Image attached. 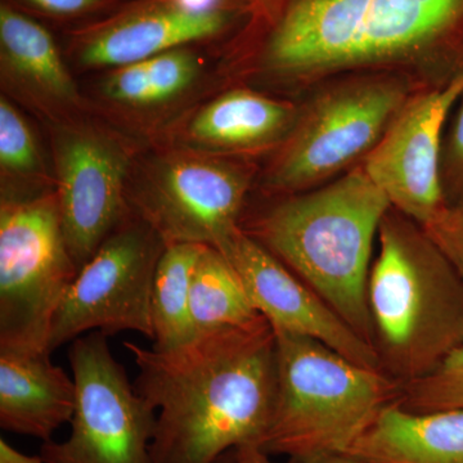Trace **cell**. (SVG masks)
<instances>
[{"label": "cell", "mask_w": 463, "mask_h": 463, "mask_svg": "<svg viewBox=\"0 0 463 463\" xmlns=\"http://www.w3.org/2000/svg\"><path fill=\"white\" fill-rule=\"evenodd\" d=\"M75 404V381L50 353L0 352L2 429L45 443L71 421Z\"/></svg>", "instance_id": "15"}, {"label": "cell", "mask_w": 463, "mask_h": 463, "mask_svg": "<svg viewBox=\"0 0 463 463\" xmlns=\"http://www.w3.org/2000/svg\"><path fill=\"white\" fill-rule=\"evenodd\" d=\"M24 7L60 20L105 17L120 7V0H14Z\"/></svg>", "instance_id": "26"}, {"label": "cell", "mask_w": 463, "mask_h": 463, "mask_svg": "<svg viewBox=\"0 0 463 463\" xmlns=\"http://www.w3.org/2000/svg\"><path fill=\"white\" fill-rule=\"evenodd\" d=\"M446 174L441 176L444 194H452L453 203L463 201V103L457 115L446 152ZM450 206V205H449Z\"/></svg>", "instance_id": "27"}, {"label": "cell", "mask_w": 463, "mask_h": 463, "mask_svg": "<svg viewBox=\"0 0 463 463\" xmlns=\"http://www.w3.org/2000/svg\"><path fill=\"white\" fill-rule=\"evenodd\" d=\"M103 91L109 99L125 105H154V91L149 81L146 60L116 67L106 78Z\"/></svg>", "instance_id": "24"}, {"label": "cell", "mask_w": 463, "mask_h": 463, "mask_svg": "<svg viewBox=\"0 0 463 463\" xmlns=\"http://www.w3.org/2000/svg\"><path fill=\"white\" fill-rule=\"evenodd\" d=\"M248 2L250 3V5H251V3H254L255 0H248Z\"/></svg>", "instance_id": "31"}, {"label": "cell", "mask_w": 463, "mask_h": 463, "mask_svg": "<svg viewBox=\"0 0 463 463\" xmlns=\"http://www.w3.org/2000/svg\"><path fill=\"white\" fill-rule=\"evenodd\" d=\"M215 248L233 265L252 307L273 330L310 337L355 364L383 371L373 346L242 228Z\"/></svg>", "instance_id": "12"}, {"label": "cell", "mask_w": 463, "mask_h": 463, "mask_svg": "<svg viewBox=\"0 0 463 463\" xmlns=\"http://www.w3.org/2000/svg\"><path fill=\"white\" fill-rule=\"evenodd\" d=\"M245 33L276 74L417 60L463 36V0H255Z\"/></svg>", "instance_id": "2"}, {"label": "cell", "mask_w": 463, "mask_h": 463, "mask_svg": "<svg viewBox=\"0 0 463 463\" xmlns=\"http://www.w3.org/2000/svg\"><path fill=\"white\" fill-rule=\"evenodd\" d=\"M462 94L463 70L443 88L408 99L365 156V173L392 209L421 227L448 207L441 181V132Z\"/></svg>", "instance_id": "10"}, {"label": "cell", "mask_w": 463, "mask_h": 463, "mask_svg": "<svg viewBox=\"0 0 463 463\" xmlns=\"http://www.w3.org/2000/svg\"><path fill=\"white\" fill-rule=\"evenodd\" d=\"M407 100V88L392 79L353 81L326 91L277 158L269 187L307 190L370 154Z\"/></svg>", "instance_id": "9"}, {"label": "cell", "mask_w": 463, "mask_h": 463, "mask_svg": "<svg viewBox=\"0 0 463 463\" xmlns=\"http://www.w3.org/2000/svg\"><path fill=\"white\" fill-rule=\"evenodd\" d=\"M78 270L56 194L2 201L0 352L50 353L54 317Z\"/></svg>", "instance_id": "6"}, {"label": "cell", "mask_w": 463, "mask_h": 463, "mask_svg": "<svg viewBox=\"0 0 463 463\" xmlns=\"http://www.w3.org/2000/svg\"><path fill=\"white\" fill-rule=\"evenodd\" d=\"M127 167L118 146L97 133H69L58 145V210L78 269L128 219Z\"/></svg>", "instance_id": "13"}, {"label": "cell", "mask_w": 463, "mask_h": 463, "mask_svg": "<svg viewBox=\"0 0 463 463\" xmlns=\"http://www.w3.org/2000/svg\"><path fill=\"white\" fill-rule=\"evenodd\" d=\"M286 463H373L345 455V453H321V455L292 457Z\"/></svg>", "instance_id": "28"}, {"label": "cell", "mask_w": 463, "mask_h": 463, "mask_svg": "<svg viewBox=\"0 0 463 463\" xmlns=\"http://www.w3.org/2000/svg\"><path fill=\"white\" fill-rule=\"evenodd\" d=\"M423 230L446 255L463 282V201L448 206Z\"/></svg>", "instance_id": "25"}, {"label": "cell", "mask_w": 463, "mask_h": 463, "mask_svg": "<svg viewBox=\"0 0 463 463\" xmlns=\"http://www.w3.org/2000/svg\"><path fill=\"white\" fill-rule=\"evenodd\" d=\"M377 245L367 285L373 345L383 373L402 385L463 343V282L423 227L392 207Z\"/></svg>", "instance_id": "4"}, {"label": "cell", "mask_w": 463, "mask_h": 463, "mask_svg": "<svg viewBox=\"0 0 463 463\" xmlns=\"http://www.w3.org/2000/svg\"><path fill=\"white\" fill-rule=\"evenodd\" d=\"M277 394L268 456L344 453L380 410L397 402L401 383L330 346L276 331Z\"/></svg>", "instance_id": "5"}, {"label": "cell", "mask_w": 463, "mask_h": 463, "mask_svg": "<svg viewBox=\"0 0 463 463\" xmlns=\"http://www.w3.org/2000/svg\"><path fill=\"white\" fill-rule=\"evenodd\" d=\"M294 118L288 103L254 91L231 90L194 116L188 134L203 147L252 149L279 138Z\"/></svg>", "instance_id": "18"}, {"label": "cell", "mask_w": 463, "mask_h": 463, "mask_svg": "<svg viewBox=\"0 0 463 463\" xmlns=\"http://www.w3.org/2000/svg\"><path fill=\"white\" fill-rule=\"evenodd\" d=\"M191 316L196 336L258 319L239 273L214 246L207 245L194 267Z\"/></svg>", "instance_id": "20"}, {"label": "cell", "mask_w": 463, "mask_h": 463, "mask_svg": "<svg viewBox=\"0 0 463 463\" xmlns=\"http://www.w3.org/2000/svg\"><path fill=\"white\" fill-rule=\"evenodd\" d=\"M138 368L134 388L156 410L152 463H242L265 452L277 394V339L263 316L219 328L173 350L125 343Z\"/></svg>", "instance_id": "1"}, {"label": "cell", "mask_w": 463, "mask_h": 463, "mask_svg": "<svg viewBox=\"0 0 463 463\" xmlns=\"http://www.w3.org/2000/svg\"><path fill=\"white\" fill-rule=\"evenodd\" d=\"M155 103L165 102L187 90L199 72V60L187 47L146 60Z\"/></svg>", "instance_id": "23"}, {"label": "cell", "mask_w": 463, "mask_h": 463, "mask_svg": "<svg viewBox=\"0 0 463 463\" xmlns=\"http://www.w3.org/2000/svg\"><path fill=\"white\" fill-rule=\"evenodd\" d=\"M397 403L414 412L463 410V343L425 376L402 383Z\"/></svg>", "instance_id": "21"}, {"label": "cell", "mask_w": 463, "mask_h": 463, "mask_svg": "<svg viewBox=\"0 0 463 463\" xmlns=\"http://www.w3.org/2000/svg\"><path fill=\"white\" fill-rule=\"evenodd\" d=\"M0 463H45L41 455L27 456L20 452L5 439H0Z\"/></svg>", "instance_id": "29"}, {"label": "cell", "mask_w": 463, "mask_h": 463, "mask_svg": "<svg viewBox=\"0 0 463 463\" xmlns=\"http://www.w3.org/2000/svg\"><path fill=\"white\" fill-rule=\"evenodd\" d=\"M108 337L88 332L70 346L76 386L71 431L63 441L43 444L45 463H152L156 410L130 385Z\"/></svg>", "instance_id": "7"}, {"label": "cell", "mask_w": 463, "mask_h": 463, "mask_svg": "<svg viewBox=\"0 0 463 463\" xmlns=\"http://www.w3.org/2000/svg\"><path fill=\"white\" fill-rule=\"evenodd\" d=\"M41 155L32 129L9 100H0V166L12 178L29 179L41 169Z\"/></svg>", "instance_id": "22"}, {"label": "cell", "mask_w": 463, "mask_h": 463, "mask_svg": "<svg viewBox=\"0 0 463 463\" xmlns=\"http://www.w3.org/2000/svg\"><path fill=\"white\" fill-rule=\"evenodd\" d=\"M206 246L173 243L164 250L152 286L154 349H176L196 337L191 316L192 276Z\"/></svg>", "instance_id": "19"}, {"label": "cell", "mask_w": 463, "mask_h": 463, "mask_svg": "<svg viewBox=\"0 0 463 463\" xmlns=\"http://www.w3.org/2000/svg\"><path fill=\"white\" fill-rule=\"evenodd\" d=\"M390 209L388 197L358 166L330 184L279 201L241 228L373 345L368 277Z\"/></svg>", "instance_id": "3"}, {"label": "cell", "mask_w": 463, "mask_h": 463, "mask_svg": "<svg viewBox=\"0 0 463 463\" xmlns=\"http://www.w3.org/2000/svg\"><path fill=\"white\" fill-rule=\"evenodd\" d=\"M166 245L141 219H127L78 270L52 325L48 352L84 334L133 331L154 340L151 297Z\"/></svg>", "instance_id": "8"}, {"label": "cell", "mask_w": 463, "mask_h": 463, "mask_svg": "<svg viewBox=\"0 0 463 463\" xmlns=\"http://www.w3.org/2000/svg\"><path fill=\"white\" fill-rule=\"evenodd\" d=\"M246 2H248V0H246ZM248 3H249V2H248ZM249 5H250V3H249Z\"/></svg>", "instance_id": "32"}, {"label": "cell", "mask_w": 463, "mask_h": 463, "mask_svg": "<svg viewBox=\"0 0 463 463\" xmlns=\"http://www.w3.org/2000/svg\"><path fill=\"white\" fill-rule=\"evenodd\" d=\"M0 57L5 74L33 96L51 103L78 97L52 33L9 2L0 5Z\"/></svg>", "instance_id": "17"}, {"label": "cell", "mask_w": 463, "mask_h": 463, "mask_svg": "<svg viewBox=\"0 0 463 463\" xmlns=\"http://www.w3.org/2000/svg\"><path fill=\"white\" fill-rule=\"evenodd\" d=\"M249 178L212 158L179 156L166 161L133 196L137 218L165 245L218 246L241 227Z\"/></svg>", "instance_id": "11"}, {"label": "cell", "mask_w": 463, "mask_h": 463, "mask_svg": "<svg viewBox=\"0 0 463 463\" xmlns=\"http://www.w3.org/2000/svg\"><path fill=\"white\" fill-rule=\"evenodd\" d=\"M344 453L373 463H463V410L414 412L392 402Z\"/></svg>", "instance_id": "16"}, {"label": "cell", "mask_w": 463, "mask_h": 463, "mask_svg": "<svg viewBox=\"0 0 463 463\" xmlns=\"http://www.w3.org/2000/svg\"><path fill=\"white\" fill-rule=\"evenodd\" d=\"M215 463H242L236 449L228 450Z\"/></svg>", "instance_id": "30"}, {"label": "cell", "mask_w": 463, "mask_h": 463, "mask_svg": "<svg viewBox=\"0 0 463 463\" xmlns=\"http://www.w3.org/2000/svg\"><path fill=\"white\" fill-rule=\"evenodd\" d=\"M243 8L196 9L181 0H136L71 33L88 67H120L209 41L230 30Z\"/></svg>", "instance_id": "14"}]
</instances>
